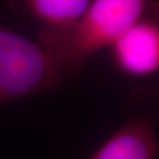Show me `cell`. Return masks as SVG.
<instances>
[{
	"label": "cell",
	"instance_id": "3957f363",
	"mask_svg": "<svg viewBox=\"0 0 159 159\" xmlns=\"http://www.w3.org/2000/svg\"><path fill=\"white\" fill-rule=\"evenodd\" d=\"M112 54L121 72L148 77L159 68V27L153 19L140 18L116 40Z\"/></svg>",
	"mask_w": 159,
	"mask_h": 159
},
{
	"label": "cell",
	"instance_id": "7a4b0ae2",
	"mask_svg": "<svg viewBox=\"0 0 159 159\" xmlns=\"http://www.w3.org/2000/svg\"><path fill=\"white\" fill-rule=\"evenodd\" d=\"M63 77L44 46L0 25V106L50 91Z\"/></svg>",
	"mask_w": 159,
	"mask_h": 159
},
{
	"label": "cell",
	"instance_id": "6da1fadb",
	"mask_svg": "<svg viewBox=\"0 0 159 159\" xmlns=\"http://www.w3.org/2000/svg\"><path fill=\"white\" fill-rule=\"evenodd\" d=\"M148 0H91L77 23L64 31L40 30L39 44L65 73H77L89 59L116 40L144 16Z\"/></svg>",
	"mask_w": 159,
	"mask_h": 159
},
{
	"label": "cell",
	"instance_id": "5b68a950",
	"mask_svg": "<svg viewBox=\"0 0 159 159\" xmlns=\"http://www.w3.org/2000/svg\"><path fill=\"white\" fill-rule=\"evenodd\" d=\"M24 10L43 23V29L64 31L77 23L91 0H19Z\"/></svg>",
	"mask_w": 159,
	"mask_h": 159
},
{
	"label": "cell",
	"instance_id": "277c9868",
	"mask_svg": "<svg viewBox=\"0 0 159 159\" xmlns=\"http://www.w3.org/2000/svg\"><path fill=\"white\" fill-rule=\"evenodd\" d=\"M158 152L153 121L137 117L113 132L90 159H157Z\"/></svg>",
	"mask_w": 159,
	"mask_h": 159
}]
</instances>
